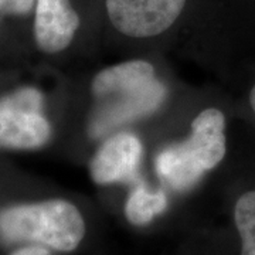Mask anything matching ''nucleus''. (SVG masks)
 I'll list each match as a JSON object with an SVG mask.
<instances>
[{"label": "nucleus", "mask_w": 255, "mask_h": 255, "mask_svg": "<svg viewBox=\"0 0 255 255\" xmlns=\"http://www.w3.org/2000/svg\"><path fill=\"white\" fill-rule=\"evenodd\" d=\"M10 255H51V253H50V248H47V247L27 244V246L17 248Z\"/></svg>", "instance_id": "obj_11"}, {"label": "nucleus", "mask_w": 255, "mask_h": 255, "mask_svg": "<svg viewBox=\"0 0 255 255\" xmlns=\"http://www.w3.org/2000/svg\"><path fill=\"white\" fill-rule=\"evenodd\" d=\"M87 234L78 207L64 199L17 204L0 211V240L10 244H37L60 251H75Z\"/></svg>", "instance_id": "obj_1"}, {"label": "nucleus", "mask_w": 255, "mask_h": 255, "mask_svg": "<svg viewBox=\"0 0 255 255\" xmlns=\"http://www.w3.org/2000/svg\"><path fill=\"white\" fill-rule=\"evenodd\" d=\"M142 157L139 137L121 132L107 139L90 164L91 179L97 184L135 182Z\"/></svg>", "instance_id": "obj_6"}, {"label": "nucleus", "mask_w": 255, "mask_h": 255, "mask_svg": "<svg viewBox=\"0 0 255 255\" xmlns=\"http://www.w3.org/2000/svg\"><path fill=\"white\" fill-rule=\"evenodd\" d=\"M92 94L100 104V114L105 117V121L95 128L102 130V127L108 129L114 124L152 112L163 100L164 88L156 81L152 64L133 60L97 74L92 81Z\"/></svg>", "instance_id": "obj_3"}, {"label": "nucleus", "mask_w": 255, "mask_h": 255, "mask_svg": "<svg viewBox=\"0 0 255 255\" xmlns=\"http://www.w3.org/2000/svg\"><path fill=\"white\" fill-rule=\"evenodd\" d=\"M226 150L224 114L217 108H207L193 121L190 136L157 155L156 170L172 189L187 190L224 159Z\"/></svg>", "instance_id": "obj_2"}, {"label": "nucleus", "mask_w": 255, "mask_h": 255, "mask_svg": "<svg viewBox=\"0 0 255 255\" xmlns=\"http://www.w3.org/2000/svg\"><path fill=\"white\" fill-rule=\"evenodd\" d=\"M250 104H251V108H253V111H254L255 114V85L253 87L251 94H250Z\"/></svg>", "instance_id": "obj_12"}, {"label": "nucleus", "mask_w": 255, "mask_h": 255, "mask_svg": "<svg viewBox=\"0 0 255 255\" xmlns=\"http://www.w3.org/2000/svg\"><path fill=\"white\" fill-rule=\"evenodd\" d=\"M234 223L241 241L240 255H255V190L238 197L234 207Z\"/></svg>", "instance_id": "obj_9"}, {"label": "nucleus", "mask_w": 255, "mask_h": 255, "mask_svg": "<svg viewBox=\"0 0 255 255\" xmlns=\"http://www.w3.org/2000/svg\"><path fill=\"white\" fill-rule=\"evenodd\" d=\"M36 0H0V14L4 16H26Z\"/></svg>", "instance_id": "obj_10"}, {"label": "nucleus", "mask_w": 255, "mask_h": 255, "mask_svg": "<svg viewBox=\"0 0 255 255\" xmlns=\"http://www.w3.org/2000/svg\"><path fill=\"white\" fill-rule=\"evenodd\" d=\"M78 26L80 17L70 0H36L34 38L41 51H63L71 44Z\"/></svg>", "instance_id": "obj_7"}, {"label": "nucleus", "mask_w": 255, "mask_h": 255, "mask_svg": "<svg viewBox=\"0 0 255 255\" xmlns=\"http://www.w3.org/2000/svg\"><path fill=\"white\" fill-rule=\"evenodd\" d=\"M184 3L186 0H107V11L119 33L145 38L172 27Z\"/></svg>", "instance_id": "obj_5"}, {"label": "nucleus", "mask_w": 255, "mask_h": 255, "mask_svg": "<svg viewBox=\"0 0 255 255\" xmlns=\"http://www.w3.org/2000/svg\"><path fill=\"white\" fill-rule=\"evenodd\" d=\"M167 196L162 190H150L145 183H139L130 191L125 204V217L136 226L142 227L160 216L167 209Z\"/></svg>", "instance_id": "obj_8"}, {"label": "nucleus", "mask_w": 255, "mask_h": 255, "mask_svg": "<svg viewBox=\"0 0 255 255\" xmlns=\"http://www.w3.org/2000/svg\"><path fill=\"white\" fill-rule=\"evenodd\" d=\"M43 97L34 88H20L0 100V147L37 149L51 135L41 115Z\"/></svg>", "instance_id": "obj_4"}]
</instances>
